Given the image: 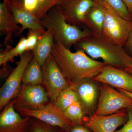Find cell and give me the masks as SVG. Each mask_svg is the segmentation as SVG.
<instances>
[{
  "mask_svg": "<svg viewBox=\"0 0 132 132\" xmlns=\"http://www.w3.org/2000/svg\"><path fill=\"white\" fill-rule=\"evenodd\" d=\"M52 54L71 85L93 79L107 65L89 57L83 50L72 52L60 42H54Z\"/></svg>",
  "mask_w": 132,
  "mask_h": 132,
  "instance_id": "6da1fadb",
  "label": "cell"
},
{
  "mask_svg": "<svg viewBox=\"0 0 132 132\" xmlns=\"http://www.w3.org/2000/svg\"><path fill=\"white\" fill-rule=\"evenodd\" d=\"M92 59H102L107 65L124 70L132 65V58L122 46L114 44L103 37L91 35L79 40L73 45Z\"/></svg>",
  "mask_w": 132,
  "mask_h": 132,
  "instance_id": "7a4b0ae2",
  "label": "cell"
},
{
  "mask_svg": "<svg viewBox=\"0 0 132 132\" xmlns=\"http://www.w3.org/2000/svg\"><path fill=\"white\" fill-rule=\"evenodd\" d=\"M40 21L45 29L53 34L54 42L60 43L69 49L79 40L92 35L87 28L81 29L78 26L68 23L57 5Z\"/></svg>",
  "mask_w": 132,
  "mask_h": 132,
  "instance_id": "3957f363",
  "label": "cell"
},
{
  "mask_svg": "<svg viewBox=\"0 0 132 132\" xmlns=\"http://www.w3.org/2000/svg\"><path fill=\"white\" fill-rule=\"evenodd\" d=\"M100 2L103 6L105 13L103 38L123 47L131 31L132 20L124 19L106 3Z\"/></svg>",
  "mask_w": 132,
  "mask_h": 132,
  "instance_id": "277c9868",
  "label": "cell"
},
{
  "mask_svg": "<svg viewBox=\"0 0 132 132\" xmlns=\"http://www.w3.org/2000/svg\"><path fill=\"white\" fill-rule=\"evenodd\" d=\"M43 75V85L51 101L54 102L63 90L70 86L69 81L55 60L50 55L42 67Z\"/></svg>",
  "mask_w": 132,
  "mask_h": 132,
  "instance_id": "5b68a950",
  "label": "cell"
},
{
  "mask_svg": "<svg viewBox=\"0 0 132 132\" xmlns=\"http://www.w3.org/2000/svg\"><path fill=\"white\" fill-rule=\"evenodd\" d=\"M34 54L32 51L25 52L20 56L18 65L12 71L0 89V110L1 111L19 93L24 71Z\"/></svg>",
  "mask_w": 132,
  "mask_h": 132,
  "instance_id": "8992f818",
  "label": "cell"
},
{
  "mask_svg": "<svg viewBox=\"0 0 132 132\" xmlns=\"http://www.w3.org/2000/svg\"><path fill=\"white\" fill-rule=\"evenodd\" d=\"M131 107V98L105 84L102 87L98 104L93 114L110 115L121 109Z\"/></svg>",
  "mask_w": 132,
  "mask_h": 132,
  "instance_id": "52a82bcc",
  "label": "cell"
},
{
  "mask_svg": "<svg viewBox=\"0 0 132 132\" xmlns=\"http://www.w3.org/2000/svg\"><path fill=\"white\" fill-rule=\"evenodd\" d=\"M17 110L21 114L26 117L29 116L36 119L48 125L60 128L65 132L69 131L74 126L52 101L37 109L20 108Z\"/></svg>",
  "mask_w": 132,
  "mask_h": 132,
  "instance_id": "ba28073f",
  "label": "cell"
},
{
  "mask_svg": "<svg viewBox=\"0 0 132 132\" xmlns=\"http://www.w3.org/2000/svg\"><path fill=\"white\" fill-rule=\"evenodd\" d=\"M14 104V108L37 109L49 103L50 97L41 85H22Z\"/></svg>",
  "mask_w": 132,
  "mask_h": 132,
  "instance_id": "9c48e42d",
  "label": "cell"
},
{
  "mask_svg": "<svg viewBox=\"0 0 132 132\" xmlns=\"http://www.w3.org/2000/svg\"><path fill=\"white\" fill-rule=\"evenodd\" d=\"M94 3V0H60L57 5L68 23L80 27Z\"/></svg>",
  "mask_w": 132,
  "mask_h": 132,
  "instance_id": "30bf717a",
  "label": "cell"
},
{
  "mask_svg": "<svg viewBox=\"0 0 132 132\" xmlns=\"http://www.w3.org/2000/svg\"><path fill=\"white\" fill-rule=\"evenodd\" d=\"M13 101L5 106L0 115V132H28L32 120L29 116L22 118L15 111Z\"/></svg>",
  "mask_w": 132,
  "mask_h": 132,
  "instance_id": "8fae6325",
  "label": "cell"
},
{
  "mask_svg": "<svg viewBox=\"0 0 132 132\" xmlns=\"http://www.w3.org/2000/svg\"><path fill=\"white\" fill-rule=\"evenodd\" d=\"M92 79L132 93V76L123 69L106 65Z\"/></svg>",
  "mask_w": 132,
  "mask_h": 132,
  "instance_id": "7c38bea8",
  "label": "cell"
},
{
  "mask_svg": "<svg viewBox=\"0 0 132 132\" xmlns=\"http://www.w3.org/2000/svg\"><path fill=\"white\" fill-rule=\"evenodd\" d=\"M126 120V113L118 112L108 115L93 114L86 119L85 122L86 127L93 132H114Z\"/></svg>",
  "mask_w": 132,
  "mask_h": 132,
  "instance_id": "4fadbf2b",
  "label": "cell"
},
{
  "mask_svg": "<svg viewBox=\"0 0 132 132\" xmlns=\"http://www.w3.org/2000/svg\"><path fill=\"white\" fill-rule=\"evenodd\" d=\"M6 2L11 10L16 23L21 25L20 35L27 29L37 30L42 33L45 32L46 31L40 20L37 19L34 14L24 8L22 2L12 0Z\"/></svg>",
  "mask_w": 132,
  "mask_h": 132,
  "instance_id": "5bb4252c",
  "label": "cell"
},
{
  "mask_svg": "<svg viewBox=\"0 0 132 132\" xmlns=\"http://www.w3.org/2000/svg\"><path fill=\"white\" fill-rule=\"evenodd\" d=\"M92 80L84 79L69 86L77 93L85 114L91 113L98 96V89Z\"/></svg>",
  "mask_w": 132,
  "mask_h": 132,
  "instance_id": "9a60e30c",
  "label": "cell"
},
{
  "mask_svg": "<svg viewBox=\"0 0 132 132\" xmlns=\"http://www.w3.org/2000/svg\"><path fill=\"white\" fill-rule=\"evenodd\" d=\"M21 27L16 23L7 3H0V31L5 36L4 45L7 47L13 42V36H20Z\"/></svg>",
  "mask_w": 132,
  "mask_h": 132,
  "instance_id": "2e32d148",
  "label": "cell"
},
{
  "mask_svg": "<svg viewBox=\"0 0 132 132\" xmlns=\"http://www.w3.org/2000/svg\"><path fill=\"white\" fill-rule=\"evenodd\" d=\"M94 1V5L85 18L84 28L89 29L93 36L103 37L105 20L104 7L101 3Z\"/></svg>",
  "mask_w": 132,
  "mask_h": 132,
  "instance_id": "e0dca14e",
  "label": "cell"
},
{
  "mask_svg": "<svg viewBox=\"0 0 132 132\" xmlns=\"http://www.w3.org/2000/svg\"><path fill=\"white\" fill-rule=\"evenodd\" d=\"M54 42L53 34L46 30L41 35L36 46L32 51L34 57L41 67L52 54Z\"/></svg>",
  "mask_w": 132,
  "mask_h": 132,
  "instance_id": "ac0fdd59",
  "label": "cell"
},
{
  "mask_svg": "<svg viewBox=\"0 0 132 132\" xmlns=\"http://www.w3.org/2000/svg\"><path fill=\"white\" fill-rule=\"evenodd\" d=\"M22 82L25 85L43 84L42 68L34 56L24 71Z\"/></svg>",
  "mask_w": 132,
  "mask_h": 132,
  "instance_id": "d6986e66",
  "label": "cell"
},
{
  "mask_svg": "<svg viewBox=\"0 0 132 132\" xmlns=\"http://www.w3.org/2000/svg\"><path fill=\"white\" fill-rule=\"evenodd\" d=\"M27 39L25 37L20 39L17 45L13 48L7 46L6 51L1 53L0 54V65L4 67L8 62L13 60L15 57L18 55H22L26 52Z\"/></svg>",
  "mask_w": 132,
  "mask_h": 132,
  "instance_id": "ffe728a7",
  "label": "cell"
},
{
  "mask_svg": "<svg viewBox=\"0 0 132 132\" xmlns=\"http://www.w3.org/2000/svg\"><path fill=\"white\" fill-rule=\"evenodd\" d=\"M63 113L74 125H82L86 119L85 118V113L79 101L71 104Z\"/></svg>",
  "mask_w": 132,
  "mask_h": 132,
  "instance_id": "44dd1931",
  "label": "cell"
},
{
  "mask_svg": "<svg viewBox=\"0 0 132 132\" xmlns=\"http://www.w3.org/2000/svg\"><path fill=\"white\" fill-rule=\"evenodd\" d=\"M78 101L79 99L77 93L69 87L60 93L53 103L63 113L71 104Z\"/></svg>",
  "mask_w": 132,
  "mask_h": 132,
  "instance_id": "7402d4cb",
  "label": "cell"
},
{
  "mask_svg": "<svg viewBox=\"0 0 132 132\" xmlns=\"http://www.w3.org/2000/svg\"><path fill=\"white\" fill-rule=\"evenodd\" d=\"M105 3L112 8L123 18L128 20H132L131 15L122 0H94Z\"/></svg>",
  "mask_w": 132,
  "mask_h": 132,
  "instance_id": "603a6c76",
  "label": "cell"
},
{
  "mask_svg": "<svg viewBox=\"0 0 132 132\" xmlns=\"http://www.w3.org/2000/svg\"><path fill=\"white\" fill-rule=\"evenodd\" d=\"M60 0H38L39 4L34 15L39 20L43 19L52 7L57 5Z\"/></svg>",
  "mask_w": 132,
  "mask_h": 132,
  "instance_id": "cb8c5ba5",
  "label": "cell"
},
{
  "mask_svg": "<svg viewBox=\"0 0 132 132\" xmlns=\"http://www.w3.org/2000/svg\"><path fill=\"white\" fill-rule=\"evenodd\" d=\"M28 132H60L58 128L46 124L38 119H32Z\"/></svg>",
  "mask_w": 132,
  "mask_h": 132,
  "instance_id": "d4e9b609",
  "label": "cell"
},
{
  "mask_svg": "<svg viewBox=\"0 0 132 132\" xmlns=\"http://www.w3.org/2000/svg\"><path fill=\"white\" fill-rule=\"evenodd\" d=\"M44 33L33 29H28L27 35V52L32 51L36 46L41 35Z\"/></svg>",
  "mask_w": 132,
  "mask_h": 132,
  "instance_id": "484cf974",
  "label": "cell"
},
{
  "mask_svg": "<svg viewBox=\"0 0 132 132\" xmlns=\"http://www.w3.org/2000/svg\"><path fill=\"white\" fill-rule=\"evenodd\" d=\"M23 6L28 12L34 14L38 6V0H23L22 2Z\"/></svg>",
  "mask_w": 132,
  "mask_h": 132,
  "instance_id": "4316f807",
  "label": "cell"
},
{
  "mask_svg": "<svg viewBox=\"0 0 132 132\" xmlns=\"http://www.w3.org/2000/svg\"><path fill=\"white\" fill-rule=\"evenodd\" d=\"M132 108V107H131ZM128 108V119L123 127L114 132H132V109Z\"/></svg>",
  "mask_w": 132,
  "mask_h": 132,
  "instance_id": "83f0119b",
  "label": "cell"
},
{
  "mask_svg": "<svg viewBox=\"0 0 132 132\" xmlns=\"http://www.w3.org/2000/svg\"><path fill=\"white\" fill-rule=\"evenodd\" d=\"M123 47L132 58V29Z\"/></svg>",
  "mask_w": 132,
  "mask_h": 132,
  "instance_id": "f1b7e54d",
  "label": "cell"
},
{
  "mask_svg": "<svg viewBox=\"0 0 132 132\" xmlns=\"http://www.w3.org/2000/svg\"><path fill=\"white\" fill-rule=\"evenodd\" d=\"M88 128L81 125H74L68 132H91Z\"/></svg>",
  "mask_w": 132,
  "mask_h": 132,
  "instance_id": "f546056e",
  "label": "cell"
},
{
  "mask_svg": "<svg viewBox=\"0 0 132 132\" xmlns=\"http://www.w3.org/2000/svg\"><path fill=\"white\" fill-rule=\"evenodd\" d=\"M128 10L132 15V0H122Z\"/></svg>",
  "mask_w": 132,
  "mask_h": 132,
  "instance_id": "4dcf8cb0",
  "label": "cell"
},
{
  "mask_svg": "<svg viewBox=\"0 0 132 132\" xmlns=\"http://www.w3.org/2000/svg\"><path fill=\"white\" fill-rule=\"evenodd\" d=\"M118 90L120 92H121V93H123V94L126 95H127V96H129L130 98H132V92H128V91H126V90H123V89H118Z\"/></svg>",
  "mask_w": 132,
  "mask_h": 132,
  "instance_id": "1f68e13d",
  "label": "cell"
},
{
  "mask_svg": "<svg viewBox=\"0 0 132 132\" xmlns=\"http://www.w3.org/2000/svg\"><path fill=\"white\" fill-rule=\"evenodd\" d=\"M124 70L126 71L127 72L132 76V65H131L130 66V67L125 69H124Z\"/></svg>",
  "mask_w": 132,
  "mask_h": 132,
  "instance_id": "d6a6232c",
  "label": "cell"
},
{
  "mask_svg": "<svg viewBox=\"0 0 132 132\" xmlns=\"http://www.w3.org/2000/svg\"><path fill=\"white\" fill-rule=\"evenodd\" d=\"M12 1V0H3V1L6 2H8L10 1Z\"/></svg>",
  "mask_w": 132,
  "mask_h": 132,
  "instance_id": "836d02e7",
  "label": "cell"
},
{
  "mask_svg": "<svg viewBox=\"0 0 132 132\" xmlns=\"http://www.w3.org/2000/svg\"><path fill=\"white\" fill-rule=\"evenodd\" d=\"M15 1H17L20 2H22L23 0H15Z\"/></svg>",
  "mask_w": 132,
  "mask_h": 132,
  "instance_id": "e575fe53",
  "label": "cell"
},
{
  "mask_svg": "<svg viewBox=\"0 0 132 132\" xmlns=\"http://www.w3.org/2000/svg\"></svg>",
  "mask_w": 132,
  "mask_h": 132,
  "instance_id": "d590c367",
  "label": "cell"
}]
</instances>
